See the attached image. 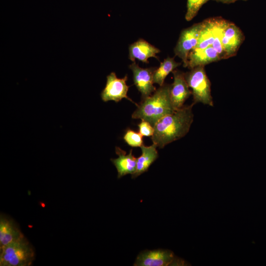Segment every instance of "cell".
<instances>
[{
  "label": "cell",
  "instance_id": "1",
  "mask_svg": "<svg viewBox=\"0 0 266 266\" xmlns=\"http://www.w3.org/2000/svg\"><path fill=\"white\" fill-rule=\"evenodd\" d=\"M195 105H184L160 119L154 125L151 137L153 143L160 148L184 137L189 131L193 122L192 108Z\"/></svg>",
  "mask_w": 266,
  "mask_h": 266
},
{
  "label": "cell",
  "instance_id": "2",
  "mask_svg": "<svg viewBox=\"0 0 266 266\" xmlns=\"http://www.w3.org/2000/svg\"><path fill=\"white\" fill-rule=\"evenodd\" d=\"M171 85L164 84L150 96L142 99L132 115L133 119L149 122L153 127L164 116L175 111L172 105L170 90Z\"/></svg>",
  "mask_w": 266,
  "mask_h": 266
},
{
  "label": "cell",
  "instance_id": "3",
  "mask_svg": "<svg viewBox=\"0 0 266 266\" xmlns=\"http://www.w3.org/2000/svg\"><path fill=\"white\" fill-rule=\"evenodd\" d=\"M34 259V248L26 237L0 248V266H30Z\"/></svg>",
  "mask_w": 266,
  "mask_h": 266
},
{
  "label": "cell",
  "instance_id": "4",
  "mask_svg": "<svg viewBox=\"0 0 266 266\" xmlns=\"http://www.w3.org/2000/svg\"><path fill=\"white\" fill-rule=\"evenodd\" d=\"M185 79L189 88L192 89L193 102L202 103L213 106L211 94V83L208 78L204 66L195 67L185 73Z\"/></svg>",
  "mask_w": 266,
  "mask_h": 266
},
{
  "label": "cell",
  "instance_id": "5",
  "mask_svg": "<svg viewBox=\"0 0 266 266\" xmlns=\"http://www.w3.org/2000/svg\"><path fill=\"white\" fill-rule=\"evenodd\" d=\"M183 260L177 257L173 252L167 249L145 250L137 256L134 266H184Z\"/></svg>",
  "mask_w": 266,
  "mask_h": 266
},
{
  "label": "cell",
  "instance_id": "6",
  "mask_svg": "<svg viewBox=\"0 0 266 266\" xmlns=\"http://www.w3.org/2000/svg\"><path fill=\"white\" fill-rule=\"evenodd\" d=\"M202 22L196 23L183 30L180 34L177 43L174 49L175 55L182 60L184 67H187L188 58L190 53L196 46L201 30Z\"/></svg>",
  "mask_w": 266,
  "mask_h": 266
},
{
  "label": "cell",
  "instance_id": "7",
  "mask_svg": "<svg viewBox=\"0 0 266 266\" xmlns=\"http://www.w3.org/2000/svg\"><path fill=\"white\" fill-rule=\"evenodd\" d=\"M127 79V75L123 78H118L114 72L108 75L105 86L100 94L102 100L104 102L113 100L118 102L125 98L137 106L138 104L127 96L129 89V86L126 84Z\"/></svg>",
  "mask_w": 266,
  "mask_h": 266
},
{
  "label": "cell",
  "instance_id": "8",
  "mask_svg": "<svg viewBox=\"0 0 266 266\" xmlns=\"http://www.w3.org/2000/svg\"><path fill=\"white\" fill-rule=\"evenodd\" d=\"M129 67L132 71L134 84L140 93L142 99L151 96L157 89L153 85V73L156 68H142L135 62Z\"/></svg>",
  "mask_w": 266,
  "mask_h": 266
},
{
  "label": "cell",
  "instance_id": "9",
  "mask_svg": "<svg viewBox=\"0 0 266 266\" xmlns=\"http://www.w3.org/2000/svg\"><path fill=\"white\" fill-rule=\"evenodd\" d=\"M174 80L171 85L170 97L175 110L184 106L185 101L192 95V91L185 79V73L175 69L172 71Z\"/></svg>",
  "mask_w": 266,
  "mask_h": 266
},
{
  "label": "cell",
  "instance_id": "10",
  "mask_svg": "<svg viewBox=\"0 0 266 266\" xmlns=\"http://www.w3.org/2000/svg\"><path fill=\"white\" fill-rule=\"evenodd\" d=\"M244 38L241 30L230 22L224 31L222 39L225 59L236 55Z\"/></svg>",
  "mask_w": 266,
  "mask_h": 266
},
{
  "label": "cell",
  "instance_id": "11",
  "mask_svg": "<svg viewBox=\"0 0 266 266\" xmlns=\"http://www.w3.org/2000/svg\"><path fill=\"white\" fill-rule=\"evenodd\" d=\"M25 237L18 225L10 217L0 214V248Z\"/></svg>",
  "mask_w": 266,
  "mask_h": 266
},
{
  "label": "cell",
  "instance_id": "12",
  "mask_svg": "<svg viewBox=\"0 0 266 266\" xmlns=\"http://www.w3.org/2000/svg\"><path fill=\"white\" fill-rule=\"evenodd\" d=\"M161 52L160 50L145 40L140 38L130 44L129 47V59L135 62V59L143 63L148 64V59L155 58L158 59L157 54Z\"/></svg>",
  "mask_w": 266,
  "mask_h": 266
},
{
  "label": "cell",
  "instance_id": "13",
  "mask_svg": "<svg viewBox=\"0 0 266 266\" xmlns=\"http://www.w3.org/2000/svg\"><path fill=\"white\" fill-rule=\"evenodd\" d=\"M115 152L118 157L110 160L116 168L117 177L120 178L127 174H133L135 171L137 161V158L133 154V149L127 154L126 151L116 147Z\"/></svg>",
  "mask_w": 266,
  "mask_h": 266
},
{
  "label": "cell",
  "instance_id": "14",
  "mask_svg": "<svg viewBox=\"0 0 266 266\" xmlns=\"http://www.w3.org/2000/svg\"><path fill=\"white\" fill-rule=\"evenodd\" d=\"M220 60L218 52L212 46L203 49H193L188 56L187 67L191 69Z\"/></svg>",
  "mask_w": 266,
  "mask_h": 266
},
{
  "label": "cell",
  "instance_id": "15",
  "mask_svg": "<svg viewBox=\"0 0 266 266\" xmlns=\"http://www.w3.org/2000/svg\"><path fill=\"white\" fill-rule=\"evenodd\" d=\"M141 155L137 158L136 168L132 174V178H135L148 171L150 166L158 158L157 146L153 143L150 146L142 145L141 147Z\"/></svg>",
  "mask_w": 266,
  "mask_h": 266
},
{
  "label": "cell",
  "instance_id": "16",
  "mask_svg": "<svg viewBox=\"0 0 266 266\" xmlns=\"http://www.w3.org/2000/svg\"><path fill=\"white\" fill-rule=\"evenodd\" d=\"M220 17L207 19L202 22L198 43L194 49H203L212 46Z\"/></svg>",
  "mask_w": 266,
  "mask_h": 266
},
{
  "label": "cell",
  "instance_id": "17",
  "mask_svg": "<svg viewBox=\"0 0 266 266\" xmlns=\"http://www.w3.org/2000/svg\"><path fill=\"white\" fill-rule=\"evenodd\" d=\"M181 63H177L174 58L167 57L163 62L160 63L159 66L156 68L153 73V82L160 86L164 84L166 76L180 66Z\"/></svg>",
  "mask_w": 266,
  "mask_h": 266
},
{
  "label": "cell",
  "instance_id": "18",
  "mask_svg": "<svg viewBox=\"0 0 266 266\" xmlns=\"http://www.w3.org/2000/svg\"><path fill=\"white\" fill-rule=\"evenodd\" d=\"M143 136L130 128L127 129L123 136L124 141L133 147H141L143 144Z\"/></svg>",
  "mask_w": 266,
  "mask_h": 266
},
{
  "label": "cell",
  "instance_id": "19",
  "mask_svg": "<svg viewBox=\"0 0 266 266\" xmlns=\"http://www.w3.org/2000/svg\"><path fill=\"white\" fill-rule=\"evenodd\" d=\"M209 0H187V12L185 19L187 21L192 20L198 14L201 6Z\"/></svg>",
  "mask_w": 266,
  "mask_h": 266
},
{
  "label": "cell",
  "instance_id": "20",
  "mask_svg": "<svg viewBox=\"0 0 266 266\" xmlns=\"http://www.w3.org/2000/svg\"><path fill=\"white\" fill-rule=\"evenodd\" d=\"M138 132L142 135L146 137L152 136L154 132V127L149 122L141 120L138 125Z\"/></svg>",
  "mask_w": 266,
  "mask_h": 266
},
{
  "label": "cell",
  "instance_id": "21",
  "mask_svg": "<svg viewBox=\"0 0 266 266\" xmlns=\"http://www.w3.org/2000/svg\"><path fill=\"white\" fill-rule=\"evenodd\" d=\"M215 0L222 2L223 3H229L233 2L234 1H236L239 0Z\"/></svg>",
  "mask_w": 266,
  "mask_h": 266
}]
</instances>
